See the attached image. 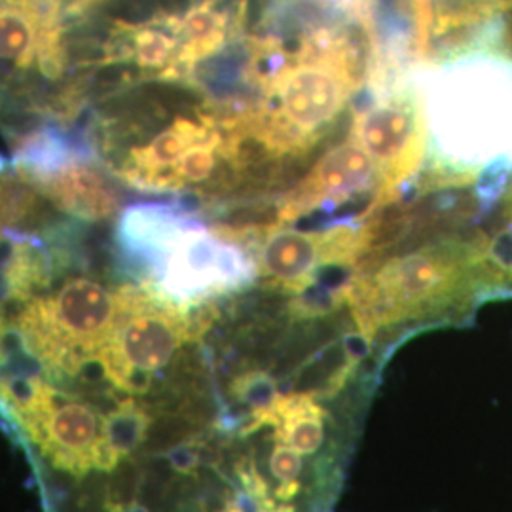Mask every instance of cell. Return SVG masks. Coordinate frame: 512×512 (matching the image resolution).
Instances as JSON below:
<instances>
[{"mask_svg":"<svg viewBox=\"0 0 512 512\" xmlns=\"http://www.w3.org/2000/svg\"><path fill=\"white\" fill-rule=\"evenodd\" d=\"M230 238H249L256 274L279 289L304 293L323 268L346 266L365 253L372 226L338 224L327 230H291L287 226H220Z\"/></svg>","mask_w":512,"mask_h":512,"instance_id":"cell-9","label":"cell"},{"mask_svg":"<svg viewBox=\"0 0 512 512\" xmlns=\"http://www.w3.org/2000/svg\"><path fill=\"white\" fill-rule=\"evenodd\" d=\"M211 325L209 313H192L148 285H120V306L109 344L97 366L120 391L143 393L179 351Z\"/></svg>","mask_w":512,"mask_h":512,"instance_id":"cell-5","label":"cell"},{"mask_svg":"<svg viewBox=\"0 0 512 512\" xmlns=\"http://www.w3.org/2000/svg\"><path fill=\"white\" fill-rule=\"evenodd\" d=\"M302 454L294 450L293 446L277 442L270 456V469L272 475L279 480V499H291L298 490V480L302 475Z\"/></svg>","mask_w":512,"mask_h":512,"instance_id":"cell-14","label":"cell"},{"mask_svg":"<svg viewBox=\"0 0 512 512\" xmlns=\"http://www.w3.org/2000/svg\"><path fill=\"white\" fill-rule=\"evenodd\" d=\"M272 425L275 440L293 446L302 456L315 454L325 439V412L306 393L277 395L274 404L251 416L249 431Z\"/></svg>","mask_w":512,"mask_h":512,"instance_id":"cell-11","label":"cell"},{"mask_svg":"<svg viewBox=\"0 0 512 512\" xmlns=\"http://www.w3.org/2000/svg\"><path fill=\"white\" fill-rule=\"evenodd\" d=\"M147 406L124 399L101 418V435L97 446V469L114 471L124 459L131 456L147 439L150 429Z\"/></svg>","mask_w":512,"mask_h":512,"instance_id":"cell-12","label":"cell"},{"mask_svg":"<svg viewBox=\"0 0 512 512\" xmlns=\"http://www.w3.org/2000/svg\"><path fill=\"white\" fill-rule=\"evenodd\" d=\"M220 512H243V509H241V507H239L238 503H234V505H230V507H226V509H224V511H220Z\"/></svg>","mask_w":512,"mask_h":512,"instance_id":"cell-18","label":"cell"},{"mask_svg":"<svg viewBox=\"0 0 512 512\" xmlns=\"http://www.w3.org/2000/svg\"><path fill=\"white\" fill-rule=\"evenodd\" d=\"M110 512H148L147 509L139 507V505H118Z\"/></svg>","mask_w":512,"mask_h":512,"instance_id":"cell-16","label":"cell"},{"mask_svg":"<svg viewBox=\"0 0 512 512\" xmlns=\"http://www.w3.org/2000/svg\"><path fill=\"white\" fill-rule=\"evenodd\" d=\"M120 236L131 251L145 253L154 264L158 281L152 287L183 306L226 293L255 270L251 256L219 228L203 230L160 209H129Z\"/></svg>","mask_w":512,"mask_h":512,"instance_id":"cell-3","label":"cell"},{"mask_svg":"<svg viewBox=\"0 0 512 512\" xmlns=\"http://www.w3.org/2000/svg\"><path fill=\"white\" fill-rule=\"evenodd\" d=\"M93 139L110 177L139 192L215 200L238 188L253 165L234 110L207 97L114 105L99 114Z\"/></svg>","mask_w":512,"mask_h":512,"instance_id":"cell-2","label":"cell"},{"mask_svg":"<svg viewBox=\"0 0 512 512\" xmlns=\"http://www.w3.org/2000/svg\"><path fill=\"white\" fill-rule=\"evenodd\" d=\"M308 8L289 31L243 38L249 97L228 105L262 164L315 147L359 90L366 63L361 10L346 16Z\"/></svg>","mask_w":512,"mask_h":512,"instance_id":"cell-1","label":"cell"},{"mask_svg":"<svg viewBox=\"0 0 512 512\" xmlns=\"http://www.w3.org/2000/svg\"><path fill=\"white\" fill-rule=\"evenodd\" d=\"M69 73L71 50L63 10L37 0H0V97L29 99L33 109V93L42 92L48 109L42 90V84H48L57 90V107L63 95L59 84L71 86Z\"/></svg>","mask_w":512,"mask_h":512,"instance_id":"cell-7","label":"cell"},{"mask_svg":"<svg viewBox=\"0 0 512 512\" xmlns=\"http://www.w3.org/2000/svg\"><path fill=\"white\" fill-rule=\"evenodd\" d=\"M4 334H6V330H4V321L0 315V359H2V349H4Z\"/></svg>","mask_w":512,"mask_h":512,"instance_id":"cell-17","label":"cell"},{"mask_svg":"<svg viewBox=\"0 0 512 512\" xmlns=\"http://www.w3.org/2000/svg\"><path fill=\"white\" fill-rule=\"evenodd\" d=\"M230 393L238 403L251 408L253 416L270 408L279 395L277 382L268 372L262 370H249L245 374H239L230 384Z\"/></svg>","mask_w":512,"mask_h":512,"instance_id":"cell-13","label":"cell"},{"mask_svg":"<svg viewBox=\"0 0 512 512\" xmlns=\"http://www.w3.org/2000/svg\"><path fill=\"white\" fill-rule=\"evenodd\" d=\"M0 397L55 469L86 476L97 469L101 420L92 406L67 401L46 380H0Z\"/></svg>","mask_w":512,"mask_h":512,"instance_id":"cell-10","label":"cell"},{"mask_svg":"<svg viewBox=\"0 0 512 512\" xmlns=\"http://www.w3.org/2000/svg\"><path fill=\"white\" fill-rule=\"evenodd\" d=\"M120 287L90 275H71L54 291L27 300L16 317L23 348L50 376L74 378L97 365L109 344Z\"/></svg>","mask_w":512,"mask_h":512,"instance_id":"cell-4","label":"cell"},{"mask_svg":"<svg viewBox=\"0 0 512 512\" xmlns=\"http://www.w3.org/2000/svg\"><path fill=\"white\" fill-rule=\"evenodd\" d=\"M19 175L59 213L84 222L109 220L120 209V196L109 171L50 131L16 137Z\"/></svg>","mask_w":512,"mask_h":512,"instance_id":"cell-8","label":"cell"},{"mask_svg":"<svg viewBox=\"0 0 512 512\" xmlns=\"http://www.w3.org/2000/svg\"><path fill=\"white\" fill-rule=\"evenodd\" d=\"M471 255L456 245H427L391 256L349 285V304L361 336L439 310L467 281Z\"/></svg>","mask_w":512,"mask_h":512,"instance_id":"cell-6","label":"cell"},{"mask_svg":"<svg viewBox=\"0 0 512 512\" xmlns=\"http://www.w3.org/2000/svg\"><path fill=\"white\" fill-rule=\"evenodd\" d=\"M171 465H173L177 471L188 473V471H192V469L198 465V452H196L194 448H190V446L179 448V450H175V452L171 454Z\"/></svg>","mask_w":512,"mask_h":512,"instance_id":"cell-15","label":"cell"}]
</instances>
